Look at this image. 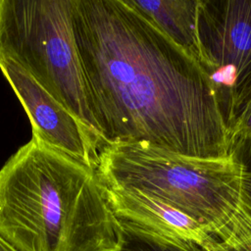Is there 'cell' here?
Wrapping results in <instances>:
<instances>
[{"instance_id": "cell-1", "label": "cell", "mask_w": 251, "mask_h": 251, "mask_svg": "<svg viewBox=\"0 0 251 251\" xmlns=\"http://www.w3.org/2000/svg\"><path fill=\"white\" fill-rule=\"evenodd\" d=\"M74 31L106 144L145 141L188 156L230 155L208 75L128 0H74Z\"/></svg>"}, {"instance_id": "cell-2", "label": "cell", "mask_w": 251, "mask_h": 251, "mask_svg": "<svg viewBox=\"0 0 251 251\" xmlns=\"http://www.w3.org/2000/svg\"><path fill=\"white\" fill-rule=\"evenodd\" d=\"M0 236L18 251H119L95 170L31 136L0 170Z\"/></svg>"}, {"instance_id": "cell-3", "label": "cell", "mask_w": 251, "mask_h": 251, "mask_svg": "<svg viewBox=\"0 0 251 251\" xmlns=\"http://www.w3.org/2000/svg\"><path fill=\"white\" fill-rule=\"evenodd\" d=\"M96 173L106 187L137 189L197 222L228 250L251 247V208L232 155L188 156L145 141L103 146Z\"/></svg>"}, {"instance_id": "cell-4", "label": "cell", "mask_w": 251, "mask_h": 251, "mask_svg": "<svg viewBox=\"0 0 251 251\" xmlns=\"http://www.w3.org/2000/svg\"><path fill=\"white\" fill-rule=\"evenodd\" d=\"M0 59L20 66L103 139L75 42L74 0H0Z\"/></svg>"}, {"instance_id": "cell-5", "label": "cell", "mask_w": 251, "mask_h": 251, "mask_svg": "<svg viewBox=\"0 0 251 251\" xmlns=\"http://www.w3.org/2000/svg\"><path fill=\"white\" fill-rule=\"evenodd\" d=\"M197 42L228 129L251 92V0H199Z\"/></svg>"}, {"instance_id": "cell-6", "label": "cell", "mask_w": 251, "mask_h": 251, "mask_svg": "<svg viewBox=\"0 0 251 251\" xmlns=\"http://www.w3.org/2000/svg\"><path fill=\"white\" fill-rule=\"evenodd\" d=\"M0 71L29 119L32 136L96 171L105 146L100 134L13 61L0 59Z\"/></svg>"}, {"instance_id": "cell-7", "label": "cell", "mask_w": 251, "mask_h": 251, "mask_svg": "<svg viewBox=\"0 0 251 251\" xmlns=\"http://www.w3.org/2000/svg\"><path fill=\"white\" fill-rule=\"evenodd\" d=\"M105 186V185H104ZM115 216L170 241L222 251L221 243L190 217L137 189L106 187Z\"/></svg>"}, {"instance_id": "cell-8", "label": "cell", "mask_w": 251, "mask_h": 251, "mask_svg": "<svg viewBox=\"0 0 251 251\" xmlns=\"http://www.w3.org/2000/svg\"><path fill=\"white\" fill-rule=\"evenodd\" d=\"M198 63L199 0H128Z\"/></svg>"}, {"instance_id": "cell-9", "label": "cell", "mask_w": 251, "mask_h": 251, "mask_svg": "<svg viewBox=\"0 0 251 251\" xmlns=\"http://www.w3.org/2000/svg\"><path fill=\"white\" fill-rule=\"evenodd\" d=\"M119 220V251H207L195 243L178 244Z\"/></svg>"}, {"instance_id": "cell-10", "label": "cell", "mask_w": 251, "mask_h": 251, "mask_svg": "<svg viewBox=\"0 0 251 251\" xmlns=\"http://www.w3.org/2000/svg\"><path fill=\"white\" fill-rule=\"evenodd\" d=\"M230 155L234 157L243 170L246 196L251 208V135L231 142Z\"/></svg>"}, {"instance_id": "cell-11", "label": "cell", "mask_w": 251, "mask_h": 251, "mask_svg": "<svg viewBox=\"0 0 251 251\" xmlns=\"http://www.w3.org/2000/svg\"><path fill=\"white\" fill-rule=\"evenodd\" d=\"M229 142L251 135V92L228 127Z\"/></svg>"}, {"instance_id": "cell-12", "label": "cell", "mask_w": 251, "mask_h": 251, "mask_svg": "<svg viewBox=\"0 0 251 251\" xmlns=\"http://www.w3.org/2000/svg\"><path fill=\"white\" fill-rule=\"evenodd\" d=\"M0 251H18V250L0 236Z\"/></svg>"}, {"instance_id": "cell-13", "label": "cell", "mask_w": 251, "mask_h": 251, "mask_svg": "<svg viewBox=\"0 0 251 251\" xmlns=\"http://www.w3.org/2000/svg\"><path fill=\"white\" fill-rule=\"evenodd\" d=\"M222 251H251V247H248L246 249H240V250H228V249L222 248Z\"/></svg>"}]
</instances>
